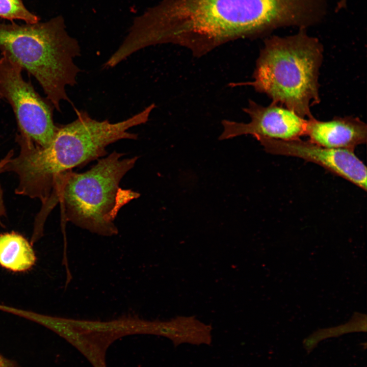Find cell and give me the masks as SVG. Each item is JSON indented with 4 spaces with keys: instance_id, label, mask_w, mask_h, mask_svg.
<instances>
[{
    "instance_id": "12",
    "label": "cell",
    "mask_w": 367,
    "mask_h": 367,
    "mask_svg": "<svg viewBox=\"0 0 367 367\" xmlns=\"http://www.w3.org/2000/svg\"><path fill=\"white\" fill-rule=\"evenodd\" d=\"M0 17L10 20L20 19L25 23L39 21V17L29 11L22 0H0Z\"/></svg>"
},
{
    "instance_id": "13",
    "label": "cell",
    "mask_w": 367,
    "mask_h": 367,
    "mask_svg": "<svg viewBox=\"0 0 367 367\" xmlns=\"http://www.w3.org/2000/svg\"><path fill=\"white\" fill-rule=\"evenodd\" d=\"M14 156L13 150L10 151L8 154L0 161V174L6 171V166ZM6 216V207L4 201L3 191L0 185V226L4 227L2 219Z\"/></svg>"
},
{
    "instance_id": "8",
    "label": "cell",
    "mask_w": 367,
    "mask_h": 367,
    "mask_svg": "<svg viewBox=\"0 0 367 367\" xmlns=\"http://www.w3.org/2000/svg\"><path fill=\"white\" fill-rule=\"evenodd\" d=\"M244 111L249 115L250 121L243 123L223 120L220 140L250 135L257 140L266 138L293 140L306 135L307 119L280 104L271 102L263 106L249 100Z\"/></svg>"
},
{
    "instance_id": "11",
    "label": "cell",
    "mask_w": 367,
    "mask_h": 367,
    "mask_svg": "<svg viewBox=\"0 0 367 367\" xmlns=\"http://www.w3.org/2000/svg\"><path fill=\"white\" fill-rule=\"evenodd\" d=\"M37 257L33 245L21 234L11 231L0 234V266L14 273L29 271Z\"/></svg>"
},
{
    "instance_id": "10",
    "label": "cell",
    "mask_w": 367,
    "mask_h": 367,
    "mask_svg": "<svg viewBox=\"0 0 367 367\" xmlns=\"http://www.w3.org/2000/svg\"><path fill=\"white\" fill-rule=\"evenodd\" d=\"M212 326L195 316H177L165 321L152 322L151 332L166 337L176 348L182 344L211 345Z\"/></svg>"
},
{
    "instance_id": "2",
    "label": "cell",
    "mask_w": 367,
    "mask_h": 367,
    "mask_svg": "<svg viewBox=\"0 0 367 367\" xmlns=\"http://www.w3.org/2000/svg\"><path fill=\"white\" fill-rule=\"evenodd\" d=\"M155 107L152 103L117 122L97 120L86 111L74 107L76 119L58 126L47 146H40L31 141L21 145L16 165L21 181L37 194L49 193L62 173L104 156L111 144L123 139H137L138 135L129 130L147 122Z\"/></svg>"
},
{
    "instance_id": "3",
    "label": "cell",
    "mask_w": 367,
    "mask_h": 367,
    "mask_svg": "<svg viewBox=\"0 0 367 367\" xmlns=\"http://www.w3.org/2000/svg\"><path fill=\"white\" fill-rule=\"evenodd\" d=\"M323 47L306 29L294 35L266 39L257 60L253 80L247 83L272 102L301 117H313L311 108L320 102L319 72Z\"/></svg>"
},
{
    "instance_id": "5",
    "label": "cell",
    "mask_w": 367,
    "mask_h": 367,
    "mask_svg": "<svg viewBox=\"0 0 367 367\" xmlns=\"http://www.w3.org/2000/svg\"><path fill=\"white\" fill-rule=\"evenodd\" d=\"M0 50L36 78L58 111L62 101L72 104L66 87L77 83L81 69L74 59L81 48L61 17L34 23L0 22Z\"/></svg>"
},
{
    "instance_id": "9",
    "label": "cell",
    "mask_w": 367,
    "mask_h": 367,
    "mask_svg": "<svg viewBox=\"0 0 367 367\" xmlns=\"http://www.w3.org/2000/svg\"><path fill=\"white\" fill-rule=\"evenodd\" d=\"M307 120L305 136L317 145L354 151L358 145L366 142V124L358 117H337L320 121L313 117Z\"/></svg>"
},
{
    "instance_id": "14",
    "label": "cell",
    "mask_w": 367,
    "mask_h": 367,
    "mask_svg": "<svg viewBox=\"0 0 367 367\" xmlns=\"http://www.w3.org/2000/svg\"><path fill=\"white\" fill-rule=\"evenodd\" d=\"M0 367H19L17 363L0 354Z\"/></svg>"
},
{
    "instance_id": "4",
    "label": "cell",
    "mask_w": 367,
    "mask_h": 367,
    "mask_svg": "<svg viewBox=\"0 0 367 367\" xmlns=\"http://www.w3.org/2000/svg\"><path fill=\"white\" fill-rule=\"evenodd\" d=\"M123 156L115 151L86 172L62 173L55 180L48 205L53 208L59 202L63 220L82 228L103 235L117 233L114 221L119 211L140 195L120 186L138 159Z\"/></svg>"
},
{
    "instance_id": "7",
    "label": "cell",
    "mask_w": 367,
    "mask_h": 367,
    "mask_svg": "<svg viewBox=\"0 0 367 367\" xmlns=\"http://www.w3.org/2000/svg\"><path fill=\"white\" fill-rule=\"evenodd\" d=\"M257 140L269 153L297 157L314 163L366 191V167L353 150L327 148L300 139L281 140L262 138Z\"/></svg>"
},
{
    "instance_id": "1",
    "label": "cell",
    "mask_w": 367,
    "mask_h": 367,
    "mask_svg": "<svg viewBox=\"0 0 367 367\" xmlns=\"http://www.w3.org/2000/svg\"><path fill=\"white\" fill-rule=\"evenodd\" d=\"M303 0H163L132 27L140 50L172 43L201 55L230 41L294 27Z\"/></svg>"
},
{
    "instance_id": "6",
    "label": "cell",
    "mask_w": 367,
    "mask_h": 367,
    "mask_svg": "<svg viewBox=\"0 0 367 367\" xmlns=\"http://www.w3.org/2000/svg\"><path fill=\"white\" fill-rule=\"evenodd\" d=\"M23 68L5 53L0 58V98L11 106L19 134L40 146L52 140L58 126L53 119L55 108L41 97L22 75Z\"/></svg>"
}]
</instances>
